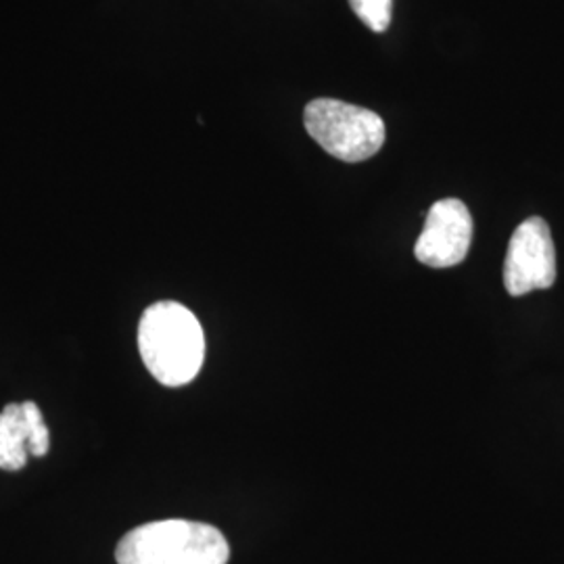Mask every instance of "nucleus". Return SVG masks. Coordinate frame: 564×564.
Here are the masks:
<instances>
[{"instance_id":"obj_1","label":"nucleus","mask_w":564,"mask_h":564,"mask_svg":"<svg viewBox=\"0 0 564 564\" xmlns=\"http://www.w3.org/2000/svg\"><path fill=\"white\" fill-rule=\"evenodd\" d=\"M139 349L147 370L165 387L188 384L205 360V335L197 316L178 302L149 305L139 324Z\"/></svg>"},{"instance_id":"obj_2","label":"nucleus","mask_w":564,"mask_h":564,"mask_svg":"<svg viewBox=\"0 0 564 564\" xmlns=\"http://www.w3.org/2000/svg\"><path fill=\"white\" fill-rule=\"evenodd\" d=\"M230 545L220 529L167 519L141 524L121 538L118 564H226Z\"/></svg>"},{"instance_id":"obj_3","label":"nucleus","mask_w":564,"mask_h":564,"mask_svg":"<svg viewBox=\"0 0 564 564\" xmlns=\"http://www.w3.org/2000/svg\"><path fill=\"white\" fill-rule=\"evenodd\" d=\"M307 134L324 151L347 163L375 158L387 139V128L379 113L339 99H314L303 111Z\"/></svg>"},{"instance_id":"obj_4","label":"nucleus","mask_w":564,"mask_h":564,"mask_svg":"<svg viewBox=\"0 0 564 564\" xmlns=\"http://www.w3.org/2000/svg\"><path fill=\"white\" fill-rule=\"evenodd\" d=\"M556 282V249L544 218L524 220L508 242L505 260V286L512 297Z\"/></svg>"},{"instance_id":"obj_5","label":"nucleus","mask_w":564,"mask_h":564,"mask_svg":"<svg viewBox=\"0 0 564 564\" xmlns=\"http://www.w3.org/2000/svg\"><path fill=\"white\" fill-rule=\"evenodd\" d=\"M473 242V216L460 199L433 203L414 256L429 268H452L464 262Z\"/></svg>"},{"instance_id":"obj_6","label":"nucleus","mask_w":564,"mask_h":564,"mask_svg":"<svg viewBox=\"0 0 564 564\" xmlns=\"http://www.w3.org/2000/svg\"><path fill=\"white\" fill-rule=\"evenodd\" d=\"M51 449V433L34 402L7 403L0 412V468L21 470L30 454L42 458Z\"/></svg>"},{"instance_id":"obj_7","label":"nucleus","mask_w":564,"mask_h":564,"mask_svg":"<svg viewBox=\"0 0 564 564\" xmlns=\"http://www.w3.org/2000/svg\"><path fill=\"white\" fill-rule=\"evenodd\" d=\"M349 7L372 32H387L391 25L393 0H349Z\"/></svg>"}]
</instances>
